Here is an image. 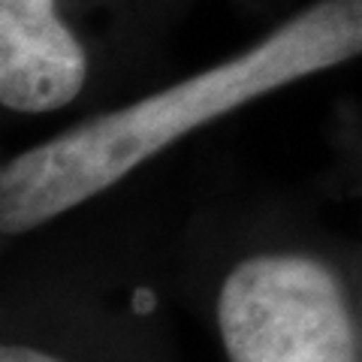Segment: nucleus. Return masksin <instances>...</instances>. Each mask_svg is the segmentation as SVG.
<instances>
[{
	"instance_id": "1",
	"label": "nucleus",
	"mask_w": 362,
	"mask_h": 362,
	"mask_svg": "<svg viewBox=\"0 0 362 362\" xmlns=\"http://www.w3.org/2000/svg\"><path fill=\"white\" fill-rule=\"evenodd\" d=\"M359 54L362 0H317L235 58L0 163V233L37 230L118 185L202 124Z\"/></svg>"
},
{
	"instance_id": "2",
	"label": "nucleus",
	"mask_w": 362,
	"mask_h": 362,
	"mask_svg": "<svg viewBox=\"0 0 362 362\" xmlns=\"http://www.w3.org/2000/svg\"><path fill=\"white\" fill-rule=\"evenodd\" d=\"M230 362H359L338 278L299 254L242 259L218 296Z\"/></svg>"
},
{
	"instance_id": "3",
	"label": "nucleus",
	"mask_w": 362,
	"mask_h": 362,
	"mask_svg": "<svg viewBox=\"0 0 362 362\" xmlns=\"http://www.w3.org/2000/svg\"><path fill=\"white\" fill-rule=\"evenodd\" d=\"M88 54L58 0H0V106L54 112L82 94Z\"/></svg>"
},
{
	"instance_id": "4",
	"label": "nucleus",
	"mask_w": 362,
	"mask_h": 362,
	"mask_svg": "<svg viewBox=\"0 0 362 362\" xmlns=\"http://www.w3.org/2000/svg\"><path fill=\"white\" fill-rule=\"evenodd\" d=\"M0 362H66V359L28 344H0Z\"/></svg>"
}]
</instances>
